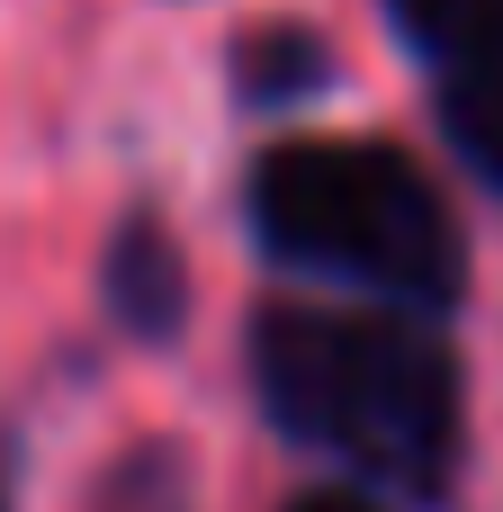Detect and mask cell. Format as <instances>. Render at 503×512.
I'll use <instances>...</instances> for the list:
<instances>
[{"label": "cell", "mask_w": 503, "mask_h": 512, "mask_svg": "<svg viewBox=\"0 0 503 512\" xmlns=\"http://www.w3.org/2000/svg\"><path fill=\"white\" fill-rule=\"evenodd\" d=\"M252 387L270 423L369 486L441 495L459 459V360L432 324L378 306H270L252 324Z\"/></svg>", "instance_id": "6da1fadb"}, {"label": "cell", "mask_w": 503, "mask_h": 512, "mask_svg": "<svg viewBox=\"0 0 503 512\" xmlns=\"http://www.w3.org/2000/svg\"><path fill=\"white\" fill-rule=\"evenodd\" d=\"M252 234L270 261L387 297L405 315L450 306L468 279L441 189L396 144H279L252 171Z\"/></svg>", "instance_id": "7a4b0ae2"}, {"label": "cell", "mask_w": 503, "mask_h": 512, "mask_svg": "<svg viewBox=\"0 0 503 512\" xmlns=\"http://www.w3.org/2000/svg\"><path fill=\"white\" fill-rule=\"evenodd\" d=\"M108 297H117V315H126L135 333H171V324H180V261H171V243H162L153 225H135V234L117 243Z\"/></svg>", "instance_id": "3957f363"}, {"label": "cell", "mask_w": 503, "mask_h": 512, "mask_svg": "<svg viewBox=\"0 0 503 512\" xmlns=\"http://www.w3.org/2000/svg\"><path fill=\"white\" fill-rule=\"evenodd\" d=\"M387 9H396V27H405L423 54H441V45H450V36H459L486 0H387Z\"/></svg>", "instance_id": "277c9868"}, {"label": "cell", "mask_w": 503, "mask_h": 512, "mask_svg": "<svg viewBox=\"0 0 503 512\" xmlns=\"http://www.w3.org/2000/svg\"><path fill=\"white\" fill-rule=\"evenodd\" d=\"M108 512H180V486H171V468H162V459H135V468L117 477Z\"/></svg>", "instance_id": "5b68a950"}, {"label": "cell", "mask_w": 503, "mask_h": 512, "mask_svg": "<svg viewBox=\"0 0 503 512\" xmlns=\"http://www.w3.org/2000/svg\"><path fill=\"white\" fill-rule=\"evenodd\" d=\"M288 512H378L369 495H342V486H324V495H297Z\"/></svg>", "instance_id": "8992f818"}]
</instances>
